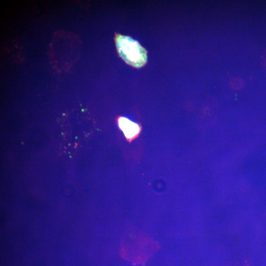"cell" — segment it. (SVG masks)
Listing matches in <instances>:
<instances>
[{
  "label": "cell",
  "instance_id": "cell-1",
  "mask_svg": "<svg viewBox=\"0 0 266 266\" xmlns=\"http://www.w3.org/2000/svg\"><path fill=\"white\" fill-rule=\"evenodd\" d=\"M158 244L144 233L136 228L129 229L121 242L122 256L135 263L145 262L158 249Z\"/></svg>",
  "mask_w": 266,
  "mask_h": 266
},
{
  "label": "cell",
  "instance_id": "cell-2",
  "mask_svg": "<svg viewBox=\"0 0 266 266\" xmlns=\"http://www.w3.org/2000/svg\"><path fill=\"white\" fill-rule=\"evenodd\" d=\"M115 43L118 54L129 65L139 68L147 61V52L139 43L130 37L117 34Z\"/></svg>",
  "mask_w": 266,
  "mask_h": 266
},
{
  "label": "cell",
  "instance_id": "cell-3",
  "mask_svg": "<svg viewBox=\"0 0 266 266\" xmlns=\"http://www.w3.org/2000/svg\"><path fill=\"white\" fill-rule=\"evenodd\" d=\"M117 122L119 128L129 141L136 138L140 132V126L127 118L120 117L118 118Z\"/></svg>",
  "mask_w": 266,
  "mask_h": 266
},
{
  "label": "cell",
  "instance_id": "cell-4",
  "mask_svg": "<svg viewBox=\"0 0 266 266\" xmlns=\"http://www.w3.org/2000/svg\"><path fill=\"white\" fill-rule=\"evenodd\" d=\"M243 80L238 77L233 78L230 81V86L234 90L241 89L243 87Z\"/></svg>",
  "mask_w": 266,
  "mask_h": 266
}]
</instances>
